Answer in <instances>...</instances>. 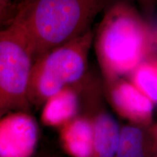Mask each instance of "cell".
I'll return each mask as SVG.
<instances>
[{"label":"cell","instance_id":"obj_1","mask_svg":"<svg viewBox=\"0 0 157 157\" xmlns=\"http://www.w3.org/2000/svg\"><path fill=\"white\" fill-rule=\"evenodd\" d=\"M111 0H23L11 22L30 45L34 60L91 29Z\"/></svg>","mask_w":157,"mask_h":157},{"label":"cell","instance_id":"obj_2","mask_svg":"<svg viewBox=\"0 0 157 157\" xmlns=\"http://www.w3.org/2000/svg\"><path fill=\"white\" fill-rule=\"evenodd\" d=\"M148 26L129 4L109 6L94 35L96 56L109 82L132 73L142 63L152 44Z\"/></svg>","mask_w":157,"mask_h":157},{"label":"cell","instance_id":"obj_3","mask_svg":"<svg viewBox=\"0 0 157 157\" xmlns=\"http://www.w3.org/2000/svg\"><path fill=\"white\" fill-rule=\"evenodd\" d=\"M92 29L35 59L29 84L31 105L42 106L49 98L83 78L94 40Z\"/></svg>","mask_w":157,"mask_h":157},{"label":"cell","instance_id":"obj_4","mask_svg":"<svg viewBox=\"0 0 157 157\" xmlns=\"http://www.w3.org/2000/svg\"><path fill=\"white\" fill-rule=\"evenodd\" d=\"M32 50L24 35L11 22L0 29V117L31 106L29 84Z\"/></svg>","mask_w":157,"mask_h":157},{"label":"cell","instance_id":"obj_5","mask_svg":"<svg viewBox=\"0 0 157 157\" xmlns=\"http://www.w3.org/2000/svg\"><path fill=\"white\" fill-rule=\"evenodd\" d=\"M38 140V124L28 111L0 117V157H32Z\"/></svg>","mask_w":157,"mask_h":157},{"label":"cell","instance_id":"obj_6","mask_svg":"<svg viewBox=\"0 0 157 157\" xmlns=\"http://www.w3.org/2000/svg\"><path fill=\"white\" fill-rule=\"evenodd\" d=\"M111 98L117 111L124 117L142 124L151 119L153 102L131 82H117L111 91Z\"/></svg>","mask_w":157,"mask_h":157},{"label":"cell","instance_id":"obj_7","mask_svg":"<svg viewBox=\"0 0 157 157\" xmlns=\"http://www.w3.org/2000/svg\"><path fill=\"white\" fill-rule=\"evenodd\" d=\"M78 101L72 85L49 98L42 105L41 121L50 127H61L76 117Z\"/></svg>","mask_w":157,"mask_h":157},{"label":"cell","instance_id":"obj_8","mask_svg":"<svg viewBox=\"0 0 157 157\" xmlns=\"http://www.w3.org/2000/svg\"><path fill=\"white\" fill-rule=\"evenodd\" d=\"M64 148L74 157H93L95 154L93 122L84 117H75L60 128Z\"/></svg>","mask_w":157,"mask_h":157},{"label":"cell","instance_id":"obj_9","mask_svg":"<svg viewBox=\"0 0 157 157\" xmlns=\"http://www.w3.org/2000/svg\"><path fill=\"white\" fill-rule=\"evenodd\" d=\"M92 122L95 154L98 157H113L120 139L117 123L105 113L97 116Z\"/></svg>","mask_w":157,"mask_h":157},{"label":"cell","instance_id":"obj_10","mask_svg":"<svg viewBox=\"0 0 157 157\" xmlns=\"http://www.w3.org/2000/svg\"><path fill=\"white\" fill-rule=\"evenodd\" d=\"M131 82L153 103H157V60L139 65L132 73Z\"/></svg>","mask_w":157,"mask_h":157},{"label":"cell","instance_id":"obj_11","mask_svg":"<svg viewBox=\"0 0 157 157\" xmlns=\"http://www.w3.org/2000/svg\"><path fill=\"white\" fill-rule=\"evenodd\" d=\"M116 155L117 157H145L143 151V134L140 129L126 127L121 131Z\"/></svg>","mask_w":157,"mask_h":157},{"label":"cell","instance_id":"obj_12","mask_svg":"<svg viewBox=\"0 0 157 157\" xmlns=\"http://www.w3.org/2000/svg\"><path fill=\"white\" fill-rule=\"evenodd\" d=\"M16 7L13 0H0V27L3 28L10 23Z\"/></svg>","mask_w":157,"mask_h":157},{"label":"cell","instance_id":"obj_13","mask_svg":"<svg viewBox=\"0 0 157 157\" xmlns=\"http://www.w3.org/2000/svg\"><path fill=\"white\" fill-rule=\"evenodd\" d=\"M145 10L151 11L154 7L157 0H137Z\"/></svg>","mask_w":157,"mask_h":157},{"label":"cell","instance_id":"obj_14","mask_svg":"<svg viewBox=\"0 0 157 157\" xmlns=\"http://www.w3.org/2000/svg\"><path fill=\"white\" fill-rule=\"evenodd\" d=\"M15 1H17V2H18V3H19V2H20L23 1V0H15Z\"/></svg>","mask_w":157,"mask_h":157},{"label":"cell","instance_id":"obj_15","mask_svg":"<svg viewBox=\"0 0 157 157\" xmlns=\"http://www.w3.org/2000/svg\"><path fill=\"white\" fill-rule=\"evenodd\" d=\"M3 28H4V27H3ZM2 29V27H0V29Z\"/></svg>","mask_w":157,"mask_h":157}]
</instances>
